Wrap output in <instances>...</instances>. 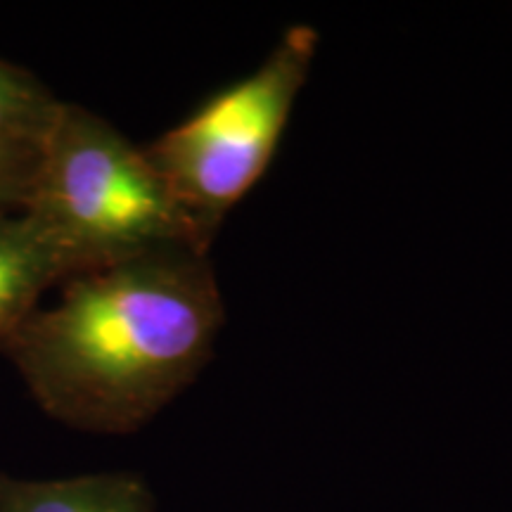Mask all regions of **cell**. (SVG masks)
I'll return each instance as SVG.
<instances>
[{"label":"cell","mask_w":512,"mask_h":512,"mask_svg":"<svg viewBox=\"0 0 512 512\" xmlns=\"http://www.w3.org/2000/svg\"><path fill=\"white\" fill-rule=\"evenodd\" d=\"M74 278V268L27 214L0 216V351L38 309L41 294Z\"/></svg>","instance_id":"277c9868"},{"label":"cell","mask_w":512,"mask_h":512,"mask_svg":"<svg viewBox=\"0 0 512 512\" xmlns=\"http://www.w3.org/2000/svg\"><path fill=\"white\" fill-rule=\"evenodd\" d=\"M318 31L290 27L252 74L230 83L145 147L157 174L211 247L219 226L271 166L311 74Z\"/></svg>","instance_id":"3957f363"},{"label":"cell","mask_w":512,"mask_h":512,"mask_svg":"<svg viewBox=\"0 0 512 512\" xmlns=\"http://www.w3.org/2000/svg\"><path fill=\"white\" fill-rule=\"evenodd\" d=\"M62 102L34 76L0 60V143L41 150L60 117Z\"/></svg>","instance_id":"8992f818"},{"label":"cell","mask_w":512,"mask_h":512,"mask_svg":"<svg viewBox=\"0 0 512 512\" xmlns=\"http://www.w3.org/2000/svg\"><path fill=\"white\" fill-rule=\"evenodd\" d=\"M0 512H155V494L136 472L19 479L0 472Z\"/></svg>","instance_id":"5b68a950"},{"label":"cell","mask_w":512,"mask_h":512,"mask_svg":"<svg viewBox=\"0 0 512 512\" xmlns=\"http://www.w3.org/2000/svg\"><path fill=\"white\" fill-rule=\"evenodd\" d=\"M62 249L74 275L159 249L209 245L178 207L162 176L110 121L62 102L38 152L27 207Z\"/></svg>","instance_id":"7a4b0ae2"},{"label":"cell","mask_w":512,"mask_h":512,"mask_svg":"<svg viewBox=\"0 0 512 512\" xmlns=\"http://www.w3.org/2000/svg\"><path fill=\"white\" fill-rule=\"evenodd\" d=\"M38 152L34 147L0 143V216L22 214L27 207Z\"/></svg>","instance_id":"52a82bcc"},{"label":"cell","mask_w":512,"mask_h":512,"mask_svg":"<svg viewBox=\"0 0 512 512\" xmlns=\"http://www.w3.org/2000/svg\"><path fill=\"white\" fill-rule=\"evenodd\" d=\"M223 320L209 254L159 249L64 280L60 302L31 313L3 351L50 418L126 434L197 380Z\"/></svg>","instance_id":"6da1fadb"}]
</instances>
